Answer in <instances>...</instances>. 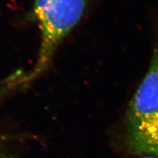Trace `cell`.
<instances>
[{
  "instance_id": "1",
  "label": "cell",
  "mask_w": 158,
  "mask_h": 158,
  "mask_svg": "<svg viewBox=\"0 0 158 158\" xmlns=\"http://www.w3.org/2000/svg\"><path fill=\"white\" fill-rule=\"evenodd\" d=\"M156 28L149 67L125 116L124 141L137 156L158 155V17Z\"/></svg>"
},
{
  "instance_id": "2",
  "label": "cell",
  "mask_w": 158,
  "mask_h": 158,
  "mask_svg": "<svg viewBox=\"0 0 158 158\" xmlns=\"http://www.w3.org/2000/svg\"><path fill=\"white\" fill-rule=\"evenodd\" d=\"M88 0H31V17L40 32V44L32 76L46 71L64 40L85 15Z\"/></svg>"
},
{
  "instance_id": "3",
  "label": "cell",
  "mask_w": 158,
  "mask_h": 158,
  "mask_svg": "<svg viewBox=\"0 0 158 158\" xmlns=\"http://www.w3.org/2000/svg\"><path fill=\"white\" fill-rule=\"evenodd\" d=\"M139 158H158L157 154H144L139 156Z\"/></svg>"
},
{
  "instance_id": "4",
  "label": "cell",
  "mask_w": 158,
  "mask_h": 158,
  "mask_svg": "<svg viewBox=\"0 0 158 158\" xmlns=\"http://www.w3.org/2000/svg\"><path fill=\"white\" fill-rule=\"evenodd\" d=\"M0 158H11V157H9L7 155H5V154H2V153H0Z\"/></svg>"
}]
</instances>
